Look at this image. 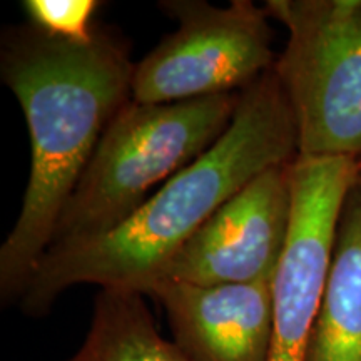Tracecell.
<instances>
[{
  "label": "cell",
  "instance_id": "6da1fadb",
  "mask_svg": "<svg viewBox=\"0 0 361 361\" xmlns=\"http://www.w3.org/2000/svg\"><path fill=\"white\" fill-rule=\"evenodd\" d=\"M296 157L295 116L271 69L243 90L218 141L123 224L101 238L45 252L20 298L22 311L49 313L57 298L78 284L149 296L169 261L226 201L266 169Z\"/></svg>",
  "mask_w": 361,
  "mask_h": 361
},
{
  "label": "cell",
  "instance_id": "7a4b0ae2",
  "mask_svg": "<svg viewBox=\"0 0 361 361\" xmlns=\"http://www.w3.org/2000/svg\"><path fill=\"white\" fill-rule=\"evenodd\" d=\"M129 49L97 30L89 44L22 27L4 35L0 75L24 112L30 174L20 213L0 247V296L20 301L57 221L107 126L130 101Z\"/></svg>",
  "mask_w": 361,
  "mask_h": 361
},
{
  "label": "cell",
  "instance_id": "3957f363",
  "mask_svg": "<svg viewBox=\"0 0 361 361\" xmlns=\"http://www.w3.org/2000/svg\"><path fill=\"white\" fill-rule=\"evenodd\" d=\"M241 92L171 104L129 101L102 134L57 221L51 247L111 233L226 133ZM47 250V251H49Z\"/></svg>",
  "mask_w": 361,
  "mask_h": 361
},
{
  "label": "cell",
  "instance_id": "277c9868",
  "mask_svg": "<svg viewBox=\"0 0 361 361\" xmlns=\"http://www.w3.org/2000/svg\"><path fill=\"white\" fill-rule=\"evenodd\" d=\"M288 30L274 62L298 157L361 159V0H268Z\"/></svg>",
  "mask_w": 361,
  "mask_h": 361
},
{
  "label": "cell",
  "instance_id": "5b68a950",
  "mask_svg": "<svg viewBox=\"0 0 361 361\" xmlns=\"http://www.w3.org/2000/svg\"><path fill=\"white\" fill-rule=\"evenodd\" d=\"M178 29L134 66L130 101L171 104L243 92L274 67L269 13L251 0L218 7L168 0Z\"/></svg>",
  "mask_w": 361,
  "mask_h": 361
},
{
  "label": "cell",
  "instance_id": "8992f818",
  "mask_svg": "<svg viewBox=\"0 0 361 361\" xmlns=\"http://www.w3.org/2000/svg\"><path fill=\"white\" fill-rule=\"evenodd\" d=\"M360 171V161L351 157H296L291 162V228L271 281L273 331L268 361H308L338 219Z\"/></svg>",
  "mask_w": 361,
  "mask_h": 361
},
{
  "label": "cell",
  "instance_id": "52a82bcc",
  "mask_svg": "<svg viewBox=\"0 0 361 361\" xmlns=\"http://www.w3.org/2000/svg\"><path fill=\"white\" fill-rule=\"evenodd\" d=\"M291 213L288 162L266 169L226 201L169 261L156 286L273 281L290 236Z\"/></svg>",
  "mask_w": 361,
  "mask_h": 361
},
{
  "label": "cell",
  "instance_id": "ba28073f",
  "mask_svg": "<svg viewBox=\"0 0 361 361\" xmlns=\"http://www.w3.org/2000/svg\"><path fill=\"white\" fill-rule=\"evenodd\" d=\"M188 361H268L273 331L271 281L194 286L162 283L151 291Z\"/></svg>",
  "mask_w": 361,
  "mask_h": 361
},
{
  "label": "cell",
  "instance_id": "9c48e42d",
  "mask_svg": "<svg viewBox=\"0 0 361 361\" xmlns=\"http://www.w3.org/2000/svg\"><path fill=\"white\" fill-rule=\"evenodd\" d=\"M308 361H361V171L346 192Z\"/></svg>",
  "mask_w": 361,
  "mask_h": 361
},
{
  "label": "cell",
  "instance_id": "30bf717a",
  "mask_svg": "<svg viewBox=\"0 0 361 361\" xmlns=\"http://www.w3.org/2000/svg\"><path fill=\"white\" fill-rule=\"evenodd\" d=\"M67 361H188L157 329L144 296L101 290L82 346Z\"/></svg>",
  "mask_w": 361,
  "mask_h": 361
},
{
  "label": "cell",
  "instance_id": "8fae6325",
  "mask_svg": "<svg viewBox=\"0 0 361 361\" xmlns=\"http://www.w3.org/2000/svg\"><path fill=\"white\" fill-rule=\"evenodd\" d=\"M101 4L96 0H24L30 25L49 37L72 44H89L97 29L94 17Z\"/></svg>",
  "mask_w": 361,
  "mask_h": 361
},
{
  "label": "cell",
  "instance_id": "7c38bea8",
  "mask_svg": "<svg viewBox=\"0 0 361 361\" xmlns=\"http://www.w3.org/2000/svg\"><path fill=\"white\" fill-rule=\"evenodd\" d=\"M360 168H361V159H360Z\"/></svg>",
  "mask_w": 361,
  "mask_h": 361
}]
</instances>
